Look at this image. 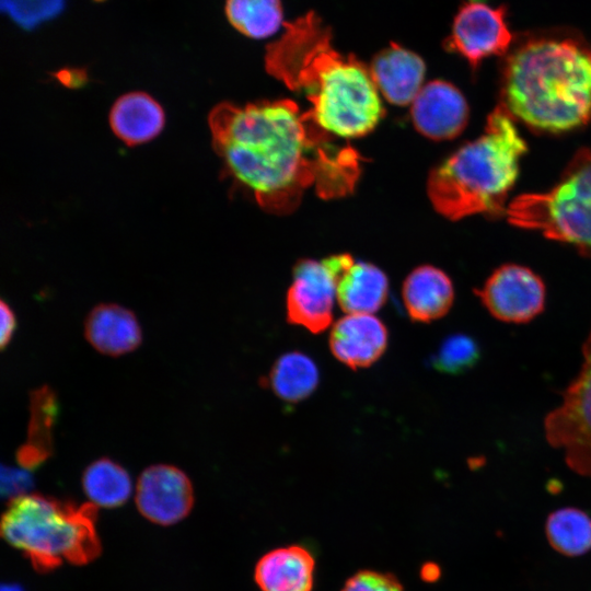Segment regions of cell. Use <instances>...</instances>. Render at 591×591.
Instances as JSON below:
<instances>
[{
  "label": "cell",
  "instance_id": "cell-1",
  "mask_svg": "<svg viewBox=\"0 0 591 591\" xmlns=\"http://www.w3.org/2000/svg\"><path fill=\"white\" fill-rule=\"evenodd\" d=\"M208 121L227 174L269 213H291L309 189L324 199L347 196L360 177V154L292 100L223 102Z\"/></svg>",
  "mask_w": 591,
  "mask_h": 591
},
{
  "label": "cell",
  "instance_id": "cell-2",
  "mask_svg": "<svg viewBox=\"0 0 591 591\" xmlns=\"http://www.w3.org/2000/svg\"><path fill=\"white\" fill-rule=\"evenodd\" d=\"M266 47L267 72L311 103L316 121L336 137L359 138L384 116L369 67L338 51L331 28L315 12L283 24Z\"/></svg>",
  "mask_w": 591,
  "mask_h": 591
},
{
  "label": "cell",
  "instance_id": "cell-3",
  "mask_svg": "<svg viewBox=\"0 0 591 591\" xmlns=\"http://www.w3.org/2000/svg\"><path fill=\"white\" fill-rule=\"evenodd\" d=\"M500 105L528 127L560 134L591 120V50L569 31L526 33L505 55Z\"/></svg>",
  "mask_w": 591,
  "mask_h": 591
},
{
  "label": "cell",
  "instance_id": "cell-4",
  "mask_svg": "<svg viewBox=\"0 0 591 591\" xmlns=\"http://www.w3.org/2000/svg\"><path fill=\"white\" fill-rule=\"evenodd\" d=\"M526 149L513 117L499 104L477 139L430 171L427 192L433 208L450 220L501 215Z\"/></svg>",
  "mask_w": 591,
  "mask_h": 591
},
{
  "label": "cell",
  "instance_id": "cell-5",
  "mask_svg": "<svg viewBox=\"0 0 591 591\" xmlns=\"http://www.w3.org/2000/svg\"><path fill=\"white\" fill-rule=\"evenodd\" d=\"M97 509L38 494L10 499L2 514V537L21 551L39 572L65 561L85 565L101 553Z\"/></svg>",
  "mask_w": 591,
  "mask_h": 591
},
{
  "label": "cell",
  "instance_id": "cell-6",
  "mask_svg": "<svg viewBox=\"0 0 591 591\" xmlns=\"http://www.w3.org/2000/svg\"><path fill=\"white\" fill-rule=\"evenodd\" d=\"M506 212L511 224L591 255V150H579L549 190L520 195Z\"/></svg>",
  "mask_w": 591,
  "mask_h": 591
},
{
  "label": "cell",
  "instance_id": "cell-7",
  "mask_svg": "<svg viewBox=\"0 0 591 591\" xmlns=\"http://www.w3.org/2000/svg\"><path fill=\"white\" fill-rule=\"evenodd\" d=\"M544 433L570 470L591 478V328L579 372L561 393L560 404L546 415Z\"/></svg>",
  "mask_w": 591,
  "mask_h": 591
},
{
  "label": "cell",
  "instance_id": "cell-8",
  "mask_svg": "<svg viewBox=\"0 0 591 591\" xmlns=\"http://www.w3.org/2000/svg\"><path fill=\"white\" fill-rule=\"evenodd\" d=\"M354 262L347 253L331 255L321 262L298 260L287 293L288 321L315 334L326 329L333 320L337 281Z\"/></svg>",
  "mask_w": 591,
  "mask_h": 591
},
{
  "label": "cell",
  "instance_id": "cell-9",
  "mask_svg": "<svg viewBox=\"0 0 591 591\" xmlns=\"http://www.w3.org/2000/svg\"><path fill=\"white\" fill-rule=\"evenodd\" d=\"M505 5L493 8L471 1L456 12L444 47L476 69L490 56H505L513 44Z\"/></svg>",
  "mask_w": 591,
  "mask_h": 591
},
{
  "label": "cell",
  "instance_id": "cell-10",
  "mask_svg": "<svg viewBox=\"0 0 591 591\" xmlns=\"http://www.w3.org/2000/svg\"><path fill=\"white\" fill-rule=\"evenodd\" d=\"M475 292L490 315L506 323H528L545 308L543 280L530 268L517 264L497 268Z\"/></svg>",
  "mask_w": 591,
  "mask_h": 591
},
{
  "label": "cell",
  "instance_id": "cell-11",
  "mask_svg": "<svg viewBox=\"0 0 591 591\" xmlns=\"http://www.w3.org/2000/svg\"><path fill=\"white\" fill-rule=\"evenodd\" d=\"M136 505L149 521L170 525L183 520L194 505V489L188 476L178 467L155 464L139 476Z\"/></svg>",
  "mask_w": 591,
  "mask_h": 591
},
{
  "label": "cell",
  "instance_id": "cell-12",
  "mask_svg": "<svg viewBox=\"0 0 591 591\" xmlns=\"http://www.w3.org/2000/svg\"><path fill=\"white\" fill-rule=\"evenodd\" d=\"M416 130L432 140L457 137L468 120V105L461 91L442 80L425 84L412 103Z\"/></svg>",
  "mask_w": 591,
  "mask_h": 591
},
{
  "label": "cell",
  "instance_id": "cell-13",
  "mask_svg": "<svg viewBox=\"0 0 591 591\" xmlns=\"http://www.w3.org/2000/svg\"><path fill=\"white\" fill-rule=\"evenodd\" d=\"M369 70L383 97L403 106L413 103L424 86L426 65L419 55L392 43L373 57Z\"/></svg>",
  "mask_w": 591,
  "mask_h": 591
},
{
  "label": "cell",
  "instance_id": "cell-14",
  "mask_svg": "<svg viewBox=\"0 0 591 591\" xmlns=\"http://www.w3.org/2000/svg\"><path fill=\"white\" fill-rule=\"evenodd\" d=\"M386 345L387 329L372 314H348L334 324L329 335L332 354L351 369L371 366Z\"/></svg>",
  "mask_w": 591,
  "mask_h": 591
},
{
  "label": "cell",
  "instance_id": "cell-15",
  "mask_svg": "<svg viewBox=\"0 0 591 591\" xmlns=\"http://www.w3.org/2000/svg\"><path fill=\"white\" fill-rule=\"evenodd\" d=\"M84 337L99 352L118 357L140 346L142 332L134 312L115 303H101L84 321Z\"/></svg>",
  "mask_w": 591,
  "mask_h": 591
},
{
  "label": "cell",
  "instance_id": "cell-16",
  "mask_svg": "<svg viewBox=\"0 0 591 591\" xmlns=\"http://www.w3.org/2000/svg\"><path fill=\"white\" fill-rule=\"evenodd\" d=\"M402 296L410 318L429 323L450 311L454 289L444 271L431 265H421L404 280Z\"/></svg>",
  "mask_w": 591,
  "mask_h": 591
},
{
  "label": "cell",
  "instance_id": "cell-17",
  "mask_svg": "<svg viewBox=\"0 0 591 591\" xmlns=\"http://www.w3.org/2000/svg\"><path fill=\"white\" fill-rule=\"evenodd\" d=\"M313 572L310 552L291 545L265 554L256 564L254 577L262 591H312Z\"/></svg>",
  "mask_w": 591,
  "mask_h": 591
},
{
  "label": "cell",
  "instance_id": "cell-18",
  "mask_svg": "<svg viewBox=\"0 0 591 591\" xmlns=\"http://www.w3.org/2000/svg\"><path fill=\"white\" fill-rule=\"evenodd\" d=\"M162 106L144 92H130L114 103L109 113L113 132L127 146H137L155 138L163 129Z\"/></svg>",
  "mask_w": 591,
  "mask_h": 591
},
{
  "label": "cell",
  "instance_id": "cell-19",
  "mask_svg": "<svg viewBox=\"0 0 591 591\" xmlns=\"http://www.w3.org/2000/svg\"><path fill=\"white\" fill-rule=\"evenodd\" d=\"M389 280L383 270L367 262H354L340 275L336 299L349 314H371L386 301Z\"/></svg>",
  "mask_w": 591,
  "mask_h": 591
},
{
  "label": "cell",
  "instance_id": "cell-20",
  "mask_svg": "<svg viewBox=\"0 0 591 591\" xmlns=\"http://www.w3.org/2000/svg\"><path fill=\"white\" fill-rule=\"evenodd\" d=\"M57 410V397L48 386L33 391L27 440L16 452L18 461L24 470L36 468L51 455V429Z\"/></svg>",
  "mask_w": 591,
  "mask_h": 591
},
{
  "label": "cell",
  "instance_id": "cell-21",
  "mask_svg": "<svg viewBox=\"0 0 591 591\" xmlns=\"http://www.w3.org/2000/svg\"><path fill=\"white\" fill-rule=\"evenodd\" d=\"M82 488L96 507L115 508L128 500L132 484L123 466L108 457H101L84 470Z\"/></svg>",
  "mask_w": 591,
  "mask_h": 591
},
{
  "label": "cell",
  "instance_id": "cell-22",
  "mask_svg": "<svg viewBox=\"0 0 591 591\" xmlns=\"http://www.w3.org/2000/svg\"><path fill=\"white\" fill-rule=\"evenodd\" d=\"M317 383L316 364L310 357L298 351L282 355L269 374L271 390L278 397L290 403L306 398Z\"/></svg>",
  "mask_w": 591,
  "mask_h": 591
},
{
  "label": "cell",
  "instance_id": "cell-23",
  "mask_svg": "<svg viewBox=\"0 0 591 591\" xmlns=\"http://www.w3.org/2000/svg\"><path fill=\"white\" fill-rule=\"evenodd\" d=\"M545 534L561 555L581 556L591 549V518L578 508L558 509L547 517Z\"/></svg>",
  "mask_w": 591,
  "mask_h": 591
},
{
  "label": "cell",
  "instance_id": "cell-24",
  "mask_svg": "<svg viewBox=\"0 0 591 591\" xmlns=\"http://www.w3.org/2000/svg\"><path fill=\"white\" fill-rule=\"evenodd\" d=\"M225 14L236 31L255 39L274 35L283 16L280 0H227Z\"/></svg>",
  "mask_w": 591,
  "mask_h": 591
},
{
  "label": "cell",
  "instance_id": "cell-25",
  "mask_svg": "<svg viewBox=\"0 0 591 591\" xmlns=\"http://www.w3.org/2000/svg\"><path fill=\"white\" fill-rule=\"evenodd\" d=\"M479 357L480 349L474 338L453 334L443 339L431 363L440 372L457 374L473 368Z\"/></svg>",
  "mask_w": 591,
  "mask_h": 591
},
{
  "label": "cell",
  "instance_id": "cell-26",
  "mask_svg": "<svg viewBox=\"0 0 591 591\" xmlns=\"http://www.w3.org/2000/svg\"><path fill=\"white\" fill-rule=\"evenodd\" d=\"M65 0H1V9L20 26L31 30L56 16Z\"/></svg>",
  "mask_w": 591,
  "mask_h": 591
},
{
  "label": "cell",
  "instance_id": "cell-27",
  "mask_svg": "<svg viewBox=\"0 0 591 591\" xmlns=\"http://www.w3.org/2000/svg\"><path fill=\"white\" fill-rule=\"evenodd\" d=\"M341 591H404V588L392 573L360 570L346 581Z\"/></svg>",
  "mask_w": 591,
  "mask_h": 591
},
{
  "label": "cell",
  "instance_id": "cell-28",
  "mask_svg": "<svg viewBox=\"0 0 591 591\" xmlns=\"http://www.w3.org/2000/svg\"><path fill=\"white\" fill-rule=\"evenodd\" d=\"M33 486V478L26 470L1 466V493L11 499L26 495Z\"/></svg>",
  "mask_w": 591,
  "mask_h": 591
},
{
  "label": "cell",
  "instance_id": "cell-29",
  "mask_svg": "<svg viewBox=\"0 0 591 591\" xmlns=\"http://www.w3.org/2000/svg\"><path fill=\"white\" fill-rule=\"evenodd\" d=\"M0 313H1V334H0V346L3 350L11 341L13 334L16 328V317L11 309V306L4 301L1 300L0 303Z\"/></svg>",
  "mask_w": 591,
  "mask_h": 591
},
{
  "label": "cell",
  "instance_id": "cell-30",
  "mask_svg": "<svg viewBox=\"0 0 591 591\" xmlns=\"http://www.w3.org/2000/svg\"><path fill=\"white\" fill-rule=\"evenodd\" d=\"M55 77L60 83L71 89L81 88L88 81V74L82 69H63L55 73Z\"/></svg>",
  "mask_w": 591,
  "mask_h": 591
},
{
  "label": "cell",
  "instance_id": "cell-31",
  "mask_svg": "<svg viewBox=\"0 0 591 591\" xmlns=\"http://www.w3.org/2000/svg\"><path fill=\"white\" fill-rule=\"evenodd\" d=\"M1 591H24L19 584H3Z\"/></svg>",
  "mask_w": 591,
  "mask_h": 591
},
{
  "label": "cell",
  "instance_id": "cell-32",
  "mask_svg": "<svg viewBox=\"0 0 591 591\" xmlns=\"http://www.w3.org/2000/svg\"><path fill=\"white\" fill-rule=\"evenodd\" d=\"M472 1H475V0H472Z\"/></svg>",
  "mask_w": 591,
  "mask_h": 591
}]
</instances>
